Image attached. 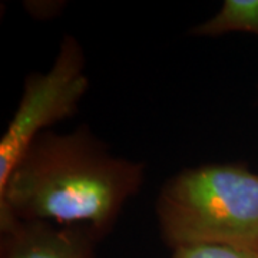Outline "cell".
Returning <instances> with one entry per match:
<instances>
[{"label": "cell", "instance_id": "cell-5", "mask_svg": "<svg viewBox=\"0 0 258 258\" xmlns=\"http://www.w3.org/2000/svg\"><path fill=\"white\" fill-rule=\"evenodd\" d=\"M230 32L258 36V0H225L215 16L191 29V35L197 36H221Z\"/></svg>", "mask_w": 258, "mask_h": 258}, {"label": "cell", "instance_id": "cell-3", "mask_svg": "<svg viewBox=\"0 0 258 258\" xmlns=\"http://www.w3.org/2000/svg\"><path fill=\"white\" fill-rule=\"evenodd\" d=\"M88 88L82 47L75 37L64 36L53 66L25 79L16 112L0 139V186L42 132L74 116Z\"/></svg>", "mask_w": 258, "mask_h": 258}, {"label": "cell", "instance_id": "cell-4", "mask_svg": "<svg viewBox=\"0 0 258 258\" xmlns=\"http://www.w3.org/2000/svg\"><path fill=\"white\" fill-rule=\"evenodd\" d=\"M99 241L83 225L10 221L0 227V258H96Z\"/></svg>", "mask_w": 258, "mask_h": 258}, {"label": "cell", "instance_id": "cell-1", "mask_svg": "<svg viewBox=\"0 0 258 258\" xmlns=\"http://www.w3.org/2000/svg\"><path fill=\"white\" fill-rule=\"evenodd\" d=\"M145 181V165L113 155L88 126L42 132L0 186V227L10 221L83 225L102 240Z\"/></svg>", "mask_w": 258, "mask_h": 258}, {"label": "cell", "instance_id": "cell-2", "mask_svg": "<svg viewBox=\"0 0 258 258\" xmlns=\"http://www.w3.org/2000/svg\"><path fill=\"white\" fill-rule=\"evenodd\" d=\"M155 211L169 248L220 244L258 249V174L244 164L185 168L161 188Z\"/></svg>", "mask_w": 258, "mask_h": 258}, {"label": "cell", "instance_id": "cell-6", "mask_svg": "<svg viewBox=\"0 0 258 258\" xmlns=\"http://www.w3.org/2000/svg\"><path fill=\"white\" fill-rule=\"evenodd\" d=\"M171 258H258V249L220 244H198L172 249Z\"/></svg>", "mask_w": 258, "mask_h": 258}]
</instances>
